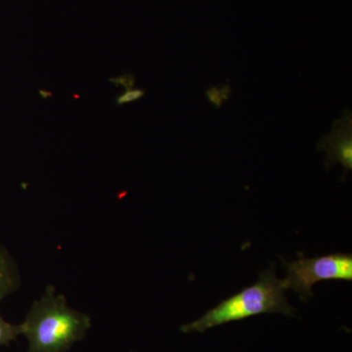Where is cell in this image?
<instances>
[{
  "label": "cell",
  "mask_w": 352,
  "mask_h": 352,
  "mask_svg": "<svg viewBox=\"0 0 352 352\" xmlns=\"http://www.w3.org/2000/svg\"><path fill=\"white\" fill-rule=\"evenodd\" d=\"M21 327L29 342L27 352H67L85 339L91 319L69 307L66 296L48 286L32 303Z\"/></svg>",
  "instance_id": "6da1fadb"
},
{
  "label": "cell",
  "mask_w": 352,
  "mask_h": 352,
  "mask_svg": "<svg viewBox=\"0 0 352 352\" xmlns=\"http://www.w3.org/2000/svg\"><path fill=\"white\" fill-rule=\"evenodd\" d=\"M283 281L278 279L274 266L264 271L258 281L251 287L243 289L219 305L208 310L198 320L185 324L182 332L203 333L208 329L263 314H294L293 307L287 302Z\"/></svg>",
  "instance_id": "7a4b0ae2"
},
{
  "label": "cell",
  "mask_w": 352,
  "mask_h": 352,
  "mask_svg": "<svg viewBox=\"0 0 352 352\" xmlns=\"http://www.w3.org/2000/svg\"><path fill=\"white\" fill-rule=\"evenodd\" d=\"M288 275L283 280L285 288L292 289L303 300L312 296L311 288L324 280L352 281L351 254H330L319 258L302 256L293 263H284Z\"/></svg>",
  "instance_id": "3957f363"
},
{
  "label": "cell",
  "mask_w": 352,
  "mask_h": 352,
  "mask_svg": "<svg viewBox=\"0 0 352 352\" xmlns=\"http://www.w3.org/2000/svg\"><path fill=\"white\" fill-rule=\"evenodd\" d=\"M319 151L327 153L326 166L328 170L336 164L344 168V173L352 170V116L351 111H344V116L336 120L332 131L324 136L317 144Z\"/></svg>",
  "instance_id": "277c9868"
},
{
  "label": "cell",
  "mask_w": 352,
  "mask_h": 352,
  "mask_svg": "<svg viewBox=\"0 0 352 352\" xmlns=\"http://www.w3.org/2000/svg\"><path fill=\"white\" fill-rule=\"evenodd\" d=\"M20 283L17 264L6 248L0 244V302L17 291Z\"/></svg>",
  "instance_id": "5b68a950"
},
{
  "label": "cell",
  "mask_w": 352,
  "mask_h": 352,
  "mask_svg": "<svg viewBox=\"0 0 352 352\" xmlns=\"http://www.w3.org/2000/svg\"><path fill=\"white\" fill-rule=\"evenodd\" d=\"M22 335L21 324H12L7 322L0 315V347L8 346L11 342Z\"/></svg>",
  "instance_id": "8992f818"
},
{
  "label": "cell",
  "mask_w": 352,
  "mask_h": 352,
  "mask_svg": "<svg viewBox=\"0 0 352 352\" xmlns=\"http://www.w3.org/2000/svg\"><path fill=\"white\" fill-rule=\"evenodd\" d=\"M231 88L228 85H224L223 87H210L207 91V97L208 100L215 107L220 108L223 105L224 102L228 100L230 97Z\"/></svg>",
  "instance_id": "52a82bcc"
},
{
  "label": "cell",
  "mask_w": 352,
  "mask_h": 352,
  "mask_svg": "<svg viewBox=\"0 0 352 352\" xmlns=\"http://www.w3.org/2000/svg\"><path fill=\"white\" fill-rule=\"evenodd\" d=\"M145 95V90L140 89H129L126 90L124 94L120 95L117 98L118 105H124V104L131 103V102L138 101L142 98Z\"/></svg>",
  "instance_id": "ba28073f"
},
{
  "label": "cell",
  "mask_w": 352,
  "mask_h": 352,
  "mask_svg": "<svg viewBox=\"0 0 352 352\" xmlns=\"http://www.w3.org/2000/svg\"><path fill=\"white\" fill-rule=\"evenodd\" d=\"M111 82H113L116 87L122 85L126 88V90L132 89L134 83H135V78L131 74H124V75L119 76V78H111Z\"/></svg>",
  "instance_id": "9c48e42d"
},
{
  "label": "cell",
  "mask_w": 352,
  "mask_h": 352,
  "mask_svg": "<svg viewBox=\"0 0 352 352\" xmlns=\"http://www.w3.org/2000/svg\"><path fill=\"white\" fill-rule=\"evenodd\" d=\"M39 94H41V96L44 99L48 98V97H50L51 95H52L51 94V92L45 91V90H41Z\"/></svg>",
  "instance_id": "30bf717a"
}]
</instances>
